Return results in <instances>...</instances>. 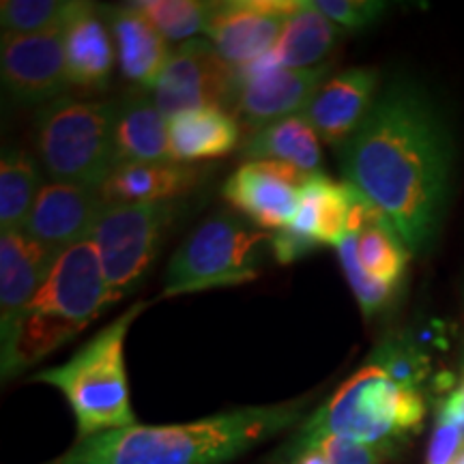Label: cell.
<instances>
[{
    "label": "cell",
    "instance_id": "cell-13",
    "mask_svg": "<svg viewBox=\"0 0 464 464\" xmlns=\"http://www.w3.org/2000/svg\"><path fill=\"white\" fill-rule=\"evenodd\" d=\"M314 174L284 161H246L226 181L224 200L263 230H284L297 216L304 185Z\"/></svg>",
    "mask_w": 464,
    "mask_h": 464
},
{
    "label": "cell",
    "instance_id": "cell-35",
    "mask_svg": "<svg viewBox=\"0 0 464 464\" xmlns=\"http://www.w3.org/2000/svg\"><path fill=\"white\" fill-rule=\"evenodd\" d=\"M454 464H464V451H462V454H460V456H458V460H456Z\"/></svg>",
    "mask_w": 464,
    "mask_h": 464
},
{
    "label": "cell",
    "instance_id": "cell-8",
    "mask_svg": "<svg viewBox=\"0 0 464 464\" xmlns=\"http://www.w3.org/2000/svg\"><path fill=\"white\" fill-rule=\"evenodd\" d=\"M174 218L172 202L106 205L91 241L100 254L108 297L121 301L140 284Z\"/></svg>",
    "mask_w": 464,
    "mask_h": 464
},
{
    "label": "cell",
    "instance_id": "cell-20",
    "mask_svg": "<svg viewBox=\"0 0 464 464\" xmlns=\"http://www.w3.org/2000/svg\"><path fill=\"white\" fill-rule=\"evenodd\" d=\"M198 181V170L179 161H133L112 168L100 188L106 205L170 202Z\"/></svg>",
    "mask_w": 464,
    "mask_h": 464
},
{
    "label": "cell",
    "instance_id": "cell-10",
    "mask_svg": "<svg viewBox=\"0 0 464 464\" xmlns=\"http://www.w3.org/2000/svg\"><path fill=\"white\" fill-rule=\"evenodd\" d=\"M299 0H230L213 3L205 34L237 73L274 54L284 22Z\"/></svg>",
    "mask_w": 464,
    "mask_h": 464
},
{
    "label": "cell",
    "instance_id": "cell-9",
    "mask_svg": "<svg viewBox=\"0 0 464 464\" xmlns=\"http://www.w3.org/2000/svg\"><path fill=\"white\" fill-rule=\"evenodd\" d=\"M239 73L232 69L208 39H189L172 50L155 84L153 97L166 119L202 108H232Z\"/></svg>",
    "mask_w": 464,
    "mask_h": 464
},
{
    "label": "cell",
    "instance_id": "cell-7",
    "mask_svg": "<svg viewBox=\"0 0 464 464\" xmlns=\"http://www.w3.org/2000/svg\"><path fill=\"white\" fill-rule=\"evenodd\" d=\"M265 246H271V232L252 230L230 216L207 219L181 243L168 263L161 297L239 286L256 280Z\"/></svg>",
    "mask_w": 464,
    "mask_h": 464
},
{
    "label": "cell",
    "instance_id": "cell-29",
    "mask_svg": "<svg viewBox=\"0 0 464 464\" xmlns=\"http://www.w3.org/2000/svg\"><path fill=\"white\" fill-rule=\"evenodd\" d=\"M335 249H338L342 271H344L348 286H351L353 295H355L363 316L370 318L374 316L376 312H381L382 307H387L396 290L390 286H382V284L372 280V277L365 274L357 252V235L344 237Z\"/></svg>",
    "mask_w": 464,
    "mask_h": 464
},
{
    "label": "cell",
    "instance_id": "cell-4",
    "mask_svg": "<svg viewBox=\"0 0 464 464\" xmlns=\"http://www.w3.org/2000/svg\"><path fill=\"white\" fill-rule=\"evenodd\" d=\"M423 415L421 392L398 382L372 355L305 420L284 458L288 460L324 437L359 440L390 456L396 445L420 430Z\"/></svg>",
    "mask_w": 464,
    "mask_h": 464
},
{
    "label": "cell",
    "instance_id": "cell-2",
    "mask_svg": "<svg viewBox=\"0 0 464 464\" xmlns=\"http://www.w3.org/2000/svg\"><path fill=\"white\" fill-rule=\"evenodd\" d=\"M305 398L243 406L185 423L130 428L78 439L48 464H226L288 430L301 420Z\"/></svg>",
    "mask_w": 464,
    "mask_h": 464
},
{
    "label": "cell",
    "instance_id": "cell-27",
    "mask_svg": "<svg viewBox=\"0 0 464 464\" xmlns=\"http://www.w3.org/2000/svg\"><path fill=\"white\" fill-rule=\"evenodd\" d=\"M147 20L158 28L166 42H189L205 33L213 3L198 0H142L131 3Z\"/></svg>",
    "mask_w": 464,
    "mask_h": 464
},
{
    "label": "cell",
    "instance_id": "cell-30",
    "mask_svg": "<svg viewBox=\"0 0 464 464\" xmlns=\"http://www.w3.org/2000/svg\"><path fill=\"white\" fill-rule=\"evenodd\" d=\"M464 451V421L440 402L437 423L428 443L426 464H454Z\"/></svg>",
    "mask_w": 464,
    "mask_h": 464
},
{
    "label": "cell",
    "instance_id": "cell-17",
    "mask_svg": "<svg viewBox=\"0 0 464 464\" xmlns=\"http://www.w3.org/2000/svg\"><path fill=\"white\" fill-rule=\"evenodd\" d=\"M116 48L110 26L92 3H78L65 24V67L69 86L95 92L110 84Z\"/></svg>",
    "mask_w": 464,
    "mask_h": 464
},
{
    "label": "cell",
    "instance_id": "cell-24",
    "mask_svg": "<svg viewBox=\"0 0 464 464\" xmlns=\"http://www.w3.org/2000/svg\"><path fill=\"white\" fill-rule=\"evenodd\" d=\"M42 188V164L26 150L5 149L0 160V230H24Z\"/></svg>",
    "mask_w": 464,
    "mask_h": 464
},
{
    "label": "cell",
    "instance_id": "cell-6",
    "mask_svg": "<svg viewBox=\"0 0 464 464\" xmlns=\"http://www.w3.org/2000/svg\"><path fill=\"white\" fill-rule=\"evenodd\" d=\"M116 102L63 95L37 112V150L52 181L100 189L116 166Z\"/></svg>",
    "mask_w": 464,
    "mask_h": 464
},
{
    "label": "cell",
    "instance_id": "cell-3",
    "mask_svg": "<svg viewBox=\"0 0 464 464\" xmlns=\"http://www.w3.org/2000/svg\"><path fill=\"white\" fill-rule=\"evenodd\" d=\"M110 305L95 243L86 239L65 249L0 348L3 379L24 372L67 344Z\"/></svg>",
    "mask_w": 464,
    "mask_h": 464
},
{
    "label": "cell",
    "instance_id": "cell-34",
    "mask_svg": "<svg viewBox=\"0 0 464 464\" xmlns=\"http://www.w3.org/2000/svg\"><path fill=\"white\" fill-rule=\"evenodd\" d=\"M286 464H329V462H327V458H324L321 450L310 448V450L299 451L297 456L288 458Z\"/></svg>",
    "mask_w": 464,
    "mask_h": 464
},
{
    "label": "cell",
    "instance_id": "cell-1",
    "mask_svg": "<svg viewBox=\"0 0 464 464\" xmlns=\"http://www.w3.org/2000/svg\"><path fill=\"white\" fill-rule=\"evenodd\" d=\"M342 179L409 252L437 235L450 191L451 147L430 102L404 82L387 86L338 149Z\"/></svg>",
    "mask_w": 464,
    "mask_h": 464
},
{
    "label": "cell",
    "instance_id": "cell-28",
    "mask_svg": "<svg viewBox=\"0 0 464 464\" xmlns=\"http://www.w3.org/2000/svg\"><path fill=\"white\" fill-rule=\"evenodd\" d=\"M78 7L73 0H5L0 5L3 34H37L63 28Z\"/></svg>",
    "mask_w": 464,
    "mask_h": 464
},
{
    "label": "cell",
    "instance_id": "cell-21",
    "mask_svg": "<svg viewBox=\"0 0 464 464\" xmlns=\"http://www.w3.org/2000/svg\"><path fill=\"white\" fill-rule=\"evenodd\" d=\"M170 158L179 164L219 160L239 147L241 125L222 108H202L168 119Z\"/></svg>",
    "mask_w": 464,
    "mask_h": 464
},
{
    "label": "cell",
    "instance_id": "cell-16",
    "mask_svg": "<svg viewBox=\"0 0 464 464\" xmlns=\"http://www.w3.org/2000/svg\"><path fill=\"white\" fill-rule=\"evenodd\" d=\"M379 73L370 67H351L332 75L305 108L318 138L340 149L359 130L376 100Z\"/></svg>",
    "mask_w": 464,
    "mask_h": 464
},
{
    "label": "cell",
    "instance_id": "cell-19",
    "mask_svg": "<svg viewBox=\"0 0 464 464\" xmlns=\"http://www.w3.org/2000/svg\"><path fill=\"white\" fill-rule=\"evenodd\" d=\"M116 166L133 161H172L168 119L160 112L153 91L133 89L116 102Z\"/></svg>",
    "mask_w": 464,
    "mask_h": 464
},
{
    "label": "cell",
    "instance_id": "cell-12",
    "mask_svg": "<svg viewBox=\"0 0 464 464\" xmlns=\"http://www.w3.org/2000/svg\"><path fill=\"white\" fill-rule=\"evenodd\" d=\"M0 73L20 106H48L72 89L65 67V26L37 34H3Z\"/></svg>",
    "mask_w": 464,
    "mask_h": 464
},
{
    "label": "cell",
    "instance_id": "cell-22",
    "mask_svg": "<svg viewBox=\"0 0 464 464\" xmlns=\"http://www.w3.org/2000/svg\"><path fill=\"white\" fill-rule=\"evenodd\" d=\"M243 158L247 161H284L305 174H318L323 161L321 138L304 112L293 114L252 131L243 142Z\"/></svg>",
    "mask_w": 464,
    "mask_h": 464
},
{
    "label": "cell",
    "instance_id": "cell-18",
    "mask_svg": "<svg viewBox=\"0 0 464 464\" xmlns=\"http://www.w3.org/2000/svg\"><path fill=\"white\" fill-rule=\"evenodd\" d=\"M108 26L121 72L138 89L153 91L172 54L166 39L131 3L108 11Z\"/></svg>",
    "mask_w": 464,
    "mask_h": 464
},
{
    "label": "cell",
    "instance_id": "cell-31",
    "mask_svg": "<svg viewBox=\"0 0 464 464\" xmlns=\"http://www.w3.org/2000/svg\"><path fill=\"white\" fill-rule=\"evenodd\" d=\"M329 20L344 31H362L372 26L385 14V3L374 0H312Z\"/></svg>",
    "mask_w": 464,
    "mask_h": 464
},
{
    "label": "cell",
    "instance_id": "cell-26",
    "mask_svg": "<svg viewBox=\"0 0 464 464\" xmlns=\"http://www.w3.org/2000/svg\"><path fill=\"white\" fill-rule=\"evenodd\" d=\"M316 202V241L318 246L338 247L348 237V219L355 202V191L348 185L335 183L324 174H314L307 181Z\"/></svg>",
    "mask_w": 464,
    "mask_h": 464
},
{
    "label": "cell",
    "instance_id": "cell-11",
    "mask_svg": "<svg viewBox=\"0 0 464 464\" xmlns=\"http://www.w3.org/2000/svg\"><path fill=\"white\" fill-rule=\"evenodd\" d=\"M332 65L323 63L310 69H290L271 61L246 69L239 73V86L232 108L241 127L252 131L286 119V116L305 112L316 91L327 82Z\"/></svg>",
    "mask_w": 464,
    "mask_h": 464
},
{
    "label": "cell",
    "instance_id": "cell-25",
    "mask_svg": "<svg viewBox=\"0 0 464 464\" xmlns=\"http://www.w3.org/2000/svg\"><path fill=\"white\" fill-rule=\"evenodd\" d=\"M357 252L363 271L382 286L396 290L404 280L409 249L387 224H376L357 235Z\"/></svg>",
    "mask_w": 464,
    "mask_h": 464
},
{
    "label": "cell",
    "instance_id": "cell-5",
    "mask_svg": "<svg viewBox=\"0 0 464 464\" xmlns=\"http://www.w3.org/2000/svg\"><path fill=\"white\" fill-rule=\"evenodd\" d=\"M147 304H136L91 338L69 362L39 370L33 382H45L72 406L78 439L121 430L138 423L131 409L125 368V338Z\"/></svg>",
    "mask_w": 464,
    "mask_h": 464
},
{
    "label": "cell",
    "instance_id": "cell-36",
    "mask_svg": "<svg viewBox=\"0 0 464 464\" xmlns=\"http://www.w3.org/2000/svg\"><path fill=\"white\" fill-rule=\"evenodd\" d=\"M458 390H460V392H462V396H464V379H462V385L458 387Z\"/></svg>",
    "mask_w": 464,
    "mask_h": 464
},
{
    "label": "cell",
    "instance_id": "cell-14",
    "mask_svg": "<svg viewBox=\"0 0 464 464\" xmlns=\"http://www.w3.org/2000/svg\"><path fill=\"white\" fill-rule=\"evenodd\" d=\"M103 208L106 202L100 189L48 181L39 189L22 232L33 241L63 254L65 249L91 239Z\"/></svg>",
    "mask_w": 464,
    "mask_h": 464
},
{
    "label": "cell",
    "instance_id": "cell-32",
    "mask_svg": "<svg viewBox=\"0 0 464 464\" xmlns=\"http://www.w3.org/2000/svg\"><path fill=\"white\" fill-rule=\"evenodd\" d=\"M310 448L321 450L329 464H382L387 458V454H382L381 450L342 437H324L316 440L314 445H310Z\"/></svg>",
    "mask_w": 464,
    "mask_h": 464
},
{
    "label": "cell",
    "instance_id": "cell-33",
    "mask_svg": "<svg viewBox=\"0 0 464 464\" xmlns=\"http://www.w3.org/2000/svg\"><path fill=\"white\" fill-rule=\"evenodd\" d=\"M314 246L301 239V237L293 235L288 228L271 232V252H274L276 260L280 265L297 263L299 258L307 256L310 252H314Z\"/></svg>",
    "mask_w": 464,
    "mask_h": 464
},
{
    "label": "cell",
    "instance_id": "cell-23",
    "mask_svg": "<svg viewBox=\"0 0 464 464\" xmlns=\"http://www.w3.org/2000/svg\"><path fill=\"white\" fill-rule=\"evenodd\" d=\"M340 28L314 7V3H299L297 11L284 22L271 61L290 69H310L323 65L335 48Z\"/></svg>",
    "mask_w": 464,
    "mask_h": 464
},
{
    "label": "cell",
    "instance_id": "cell-15",
    "mask_svg": "<svg viewBox=\"0 0 464 464\" xmlns=\"http://www.w3.org/2000/svg\"><path fill=\"white\" fill-rule=\"evenodd\" d=\"M58 256L24 232L0 235V344L14 335L17 321L48 280Z\"/></svg>",
    "mask_w": 464,
    "mask_h": 464
}]
</instances>
